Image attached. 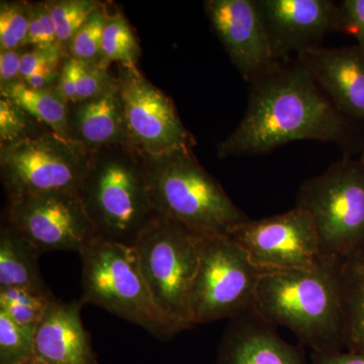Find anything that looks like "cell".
Listing matches in <instances>:
<instances>
[{
	"label": "cell",
	"mask_w": 364,
	"mask_h": 364,
	"mask_svg": "<svg viewBox=\"0 0 364 364\" xmlns=\"http://www.w3.org/2000/svg\"><path fill=\"white\" fill-rule=\"evenodd\" d=\"M333 143L344 151L358 143L345 117L298 61L279 64L250 85L247 109L218 145V157L255 156L296 141Z\"/></svg>",
	"instance_id": "obj_1"
},
{
	"label": "cell",
	"mask_w": 364,
	"mask_h": 364,
	"mask_svg": "<svg viewBox=\"0 0 364 364\" xmlns=\"http://www.w3.org/2000/svg\"><path fill=\"white\" fill-rule=\"evenodd\" d=\"M341 262L322 257L310 268L262 272L252 310L269 324L291 330L315 353L343 351Z\"/></svg>",
	"instance_id": "obj_2"
},
{
	"label": "cell",
	"mask_w": 364,
	"mask_h": 364,
	"mask_svg": "<svg viewBox=\"0 0 364 364\" xmlns=\"http://www.w3.org/2000/svg\"><path fill=\"white\" fill-rule=\"evenodd\" d=\"M78 195L102 240L134 246L157 215L143 155L129 143L90 151Z\"/></svg>",
	"instance_id": "obj_3"
},
{
	"label": "cell",
	"mask_w": 364,
	"mask_h": 364,
	"mask_svg": "<svg viewBox=\"0 0 364 364\" xmlns=\"http://www.w3.org/2000/svg\"><path fill=\"white\" fill-rule=\"evenodd\" d=\"M143 158L153 208L160 217L196 234L222 236L249 219L200 164L193 148Z\"/></svg>",
	"instance_id": "obj_4"
},
{
	"label": "cell",
	"mask_w": 364,
	"mask_h": 364,
	"mask_svg": "<svg viewBox=\"0 0 364 364\" xmlns=\"http://www.w3.org/2000/svg\"><path fill=\"white\" fill-rule=\"evenodd\" d=\"M79 256L83 305L100 306L140 326L158 339L176 336L178 332L153 301L134 246L97 239Z\"/></svg>",
	"instance_id": "obj_5"
},
{
	"label": "cell",
	"mask_w": 364,
	"mask_h": 364,
	"mask_svg": "<svg viewBox=\"0 0 364 364\" xmlns=\"http://www.w3.org/2000/svg\"><path fill=\"white\" fill-rule=\"evenodd\" d=\"M296 207L311 215L322 257L364 252V165L344 157L299 186Z\"/></svg>",
	"instance_id": "obj_6"
},
{
	"label": "cell",
	"mask_w": 364,
	"mask_h": 364,
	"mask_svg": "<svg viewBox=\"0 0 364 364\" xmlns=\"http://www.w3.org/2000/svg\"><path fill=\"white\" fill-rule=\"evenodd\" d=\"M134 247L158 310L177 332L191 328V291L198 265V235L157 215Z\"/></svg>",
	"instance_id": "obj_7"
},
{
	"label": "cell",
	"mask_w": 364,
	"mask_h": 364,
	"mask_svg": "<svg viewBox=\"0 0 364 364\" xmlns=\"http://www.w3.org/2000/svg\"><path fill=\"white\" fill-rule=\"evenodd\" d=\"M196 235L198 265L191 291L193 325L231 320L252 310L262 270L229 236Z\"/></svg>",
	"instance_id": "obj_8"
},
{
	"label": "cell",
	"mask_w": 364,
	"mask_h": 364,
	"mask_svg": "<svg viewBox=\"0 0 364 364\" xmlns=\"http://www.w3.org/2000/svg\"><path fill=\"white\" fill-rule=\"evenodd\" d=\"M90 151L51 130L0 146V171L9 200L23 196L78 193Z\"/></svg>",
	"instance_id": "obj_9"
},
{
	"label": "cell",
	"mask_w": 364,
	"mask_h": 364,
	"mask_svg": "<svg viewBox=\"0 0 364 364\" xmlns=\"http://www.w3.org/2000/svg\"><path fill=\"white\" fill-rule=\"evenodd\" d=\"M116 78L127 136L134 148L147 156L193 148L195 139L176 105L138 68L121 67Z\"/></svg>",
	"instance_id": "obj_10"
},
{
	"label": "cell",
	"mask_w": 364,
	"mask_h": 364,
	"mask_svg": "<svg viewBox=\"0 0 364 364\" xmlns=\"http://www.w3.org/2000/svg\"><path fill=\"white\" fill-rule=\"evenodd\" d=\"M6 220L41 254H78L98 239L78 193L57 191L9 200Z\"/></svg>",
	"instance_id": "obj_11"
},
{
	"label": "cell",
	"mask_w": 364,
	"mask_h": 364,
	"mask_svg": "<svg viewBox=\"0 0 364 364\" xmlns=\"http://www.w3.org/2000/svg\"><path fill=\"white\" fill-rule=\"evenodd\" d=\"M229 237L262 272L310 268L322 258L315 223L296 205L272 217L249 218L237 225Z\"/></svg>",
	"instance_id": "obj_12"
},
{
	"label": "cell",
	"mask_w": 364,
	"mask_h": 364,
	"mask_svg": "<svg viewBox=\"0 0 364 364\" xmlns=\"http://www.w3.org/2000/svg\"><path fill=\"white\" fill-rule=\"evenodd\" d=\"M205 11L230 61L249 85L282 64L273 54L255 0H207Z\"/></svg>",
	"instance_id": "obj_13"
},
{
	"label": "cell",
	"mask_w": 364,
	"mask_h": 364,
	"mask_svg": "<svg viewBox=\"0 0 364 364\" xmlns=\"http://www.w3.org/2000/svg\"><path fill=\"white\" fill-rule=\"evenodd\" d=\"M275 59L320 47L329 33L343 32L339 4L332 0H255Z\"/></svg>",
	"instance_id": "obj_14"
},
{
	"label": "cell",
	"mask_w": 364,
	"mask_h": 364,
	"mask_svg": "<svg viewBox=\"0 0 364 364\" xmlns=\"http://www.w3.org/2000/svg\"><path fill=\"white\" fill-rule=\"evenodd\" d=\"M296 61L341 114L364 123V52L358 45L313 48Z\"/></svg>",
	"instance_id": "obj_15"
},
{
	"label": "cell",
	"mask_w": 364,
	"mask_h": 364,
	"mask_svg": "<svg viewBox=\"0 0 364 364\" xmlns=\"http://www.w3.org/2000/svg\"><path fill=\"white\" fill-rule=\"evenodd\" d=\"M253 310L230 320L215 364H311L303 349L282 338Z\"/></svg>",
	"instance_id": "obj_16"
},
{
	"label": "cell",
	"mask_w": 364,
	"mask_h": 364,
	"mask_svg": "<svg viewBox=\"0 0 364 364\" xmlns=\"http://www.w3.org/2000/svg\"><path fill=\"white\" fill-rule=\"evenodd\" d=\"M81 301L55 298L33 333L35 356L49 364H97L81 318Z\"/></svg>",
	"instance_id": "obj_17"
},
{
	"label": "cell",
	"mask_w": 364,
	"mask_h": 364,
	"mask_svg": "<svg viewBox=\"0 0 364 364\" xmlns=\"http://www.w3.org/2000/svg\"><path fill=\"white\" fill-rule=\"evenodd\" d=\"M68 124L71 140L90 151L129 143L117 81L100 97L69 105Z\"/></svg>",
	"instance_id": "obj_18"
},
{
	"label": "cell",
	"mask_w": 364,
	"mask_h": 364,
	"mask_svg": "<svg viewBox=\"0 0 364 364\" xmlns=\"http://www.w3.org/2000/svg\"><path fill=\"white\" fill-rule=\"evenodd\" d=\"M40 251L9 222L0 229V287L51 291L41 274Z\"/></svg>",
	"instance_id": "obj_19"
},
{
	"label": "cell",
	"mask_w": 364,
	"mask_h": 364,
	"mask_svg": "<svg viewBox=\"0 0 364 364\" xmlns=\"http://www.w3.org/2000/svg\"><path fill=\"white\" fill-rule=\"evenodd\" d=\"M0 93L1 97L11 100L43 126L57 135L71 140L68 124L69 105L56 88L32 90L20 80L0 85Z\"/></svg>",
	"instance_id": "obj_20"
},
{
	"label": "cell",
	"mask_w": 364,
	"mask_h": 364,
	"mask_svg": "<svg viewBox=\"0 0 364 364\" xmlns=\"http://www.w3.org/2000/svg\"><path fill=\"white\" fill-rule=\"evenodd\" d=\"M345 350L364 353V252L342 261Z\"/></svg>",
	"instance_id": "obj_21"
},
{
	"label": "cell",
	"mask_w": 364,
	"mask_h": 364,
	"mask_svg": "<svg viewBox=\"0 0 364 364\" xmlns=\"http://www.w3.org/2000/svg\"><path fill=\"white\" fill-rule=\"evenodd\" d=\"M140 55V46L128 20L119 11L109 13L102 37L100 65L109 69L112 63H119L124 68L136 69Z\"/></svg>",
	"instance_id": "obj_22"
},
{
	"label": "cell",
	"mask_w": 364,
	"mask_h": 364,
	"mask_svg": "<svg viewBox=\"0 0 364 364\" xmlns=\"http://www.w3.org/2000/svg\"><path fill=\"white\" fill-rule=\"evenodd\" d=\"M54 299L52 291L30 287H0V312L23 329L35 332Z\"/></svg>",
	"instance_id": "obj_23"
},
{
	"label": "cell",
	"mask_w": 364,
	"mask_h": 364,
	"mask_svg": "<svg viewBox=\"0 0 364 364\" xmlns=\"http://www.w3.org/2000/svg\"><path fill=\"white\" fill-rule=\"evenodd\" d=\"M56 26L59 45L65 50L75 33L102 4L95 0H54L48 1Z\"/></svg>",
	"instance_id": "obj_24"
},
{
	"label": "cell",
	"mask_w": 364,
	"mask_h": 364,
	"mask_svg": "<svg viewBox=\"0 0 364 364\" xmlns=\"http://www.w3.org/2000/svg\"><path fill=\"white\" fill-rule=\"evenodd\" d=\"M109 11L102 4L91 14L67 48V55L85 63L100 64L102 37Z\"/></svg>",
	"instance_id": "obj_25"
},
{
	"label": "cell",
	"mask_w": 364,
	"mask_h": 364,
	"mask_svg": "<svg viewBox=\"0 0 364 364\" xmlns=\"http://www.w3.org/2000/svg\"><path fill=\"white\" fill-rule=\"evenodd\" d=\"M65 61L75 88L76 104L100 97L116 85V77H112L109 69L100 64L85 63L68 55Z\"/></svg>",
	"instance_id": "obj_26"
},
{
	"label": "cell",
	"mask_w": 364,
	"mask_h": 364,
	"mask_svg": "<svg viewBox=\"0 0 364 364\" xmlns=\"http://www.w3.org/2000/svg\"><path fill=\"white\" fill-rule=\"evenodd\" d=\"M30 2L0 4V51L25 48L30 28Z\"/></svg>",
	"instance_id": "obj_27"
},
{
	"label": "cell",
	"mask_w": 364,
	"mask_h": 364,
	"mask_svg": "<svg viewBox=\"0 0 364 364\" xmlns=\"http://www.w3.org/2000/svg\"><path fill=\"white\" fill-rule=\"evenodd\" d=\"M33 333L0 312V364H23L35 358Z\"/></svg>",
	"instance_id": "obj_28"
},
{
	"label": "cell",
	"mask_w": 364,
	"mask_h": 364,
	"mask_svg": "<svg viewBox=\"0 0 364 364\" xmlns=\"http://www.w3.org/2000/svg\"><path fill=\"white\" fill-rule=\"evenodd\" d=\"M50 130L6 97L0 98V146Z\"/></svg>",
	"instance_id": "obj_29"
},
{
	"label": "cell",
	"mask_w": 364,
	"mask_h": 364,
	"mask_svg": "<svg viewBox=\"0 0 364 364\" xmlns=\"http://www.w3.org/2000/svg\"><path fill=\"white\" fill-rule=\"evenodd\" d=\"M26 46L39 48L61 47L48 1L31 4L30 28Z\"/></svg>",
	"instance_id": "obj_30"
},
{
	"label": "cell",
	"mask_w": 364,
	"mask_h": 364,
	"mask_svg": "<svg viewBox=\"0 0 364 364\" xmlns=\"http://www.w3.org/2000/svg\"><path fill=\"white\" fill-rule=\"evenodd\" d=\"M65 56L67 53L62 47L25 49L21 56V79L23 80L43 71L58 70Z\"/></svg>",
	"instance_id": "obj_31"
},
{
	"label": "cell",
	"mask_w": 364,
	"mask_h": 364,
	"mask_svg": "<svg viewBox=\"0 0 364 364\" xmlns=\"http://www.w3.org/2000/svg\"><path fill=\"white\" fill-rule=\"evenodd\" d=\"M342 28L347 35L353 36L364 52V0H343L339 2Z\"/></svg>",
	"instance_id": "obj_32"
},
{
	"label": "cell",
	"mask_w": 364,
	"mask_h": 364,
	"mask_svg": "<svg viewBox=\"0 0 364 364\" xmlns=\"http://www.w3.org/2000/svg\"><path fill=\"white\" fill-rule=\"evenodd\" d=\"M25 48L0 51V85L23 80L21 75V56Z\"/></svg>",
	"instance_id": "obj_33"
},
{
	"label": "cell",
	"mask_w": 364,
	"mask_h": 364,
	"mask_svg": "<svg viewBox=\"0 0 364 364\" xmlns=\"http://www.w3.org/2000/svg\"><path fill=\"white\" fill-rule=\"evenodd\" d=\"M311 364H364V353L349 350L325 353L312 352Z\"/></svg>",
	"instance_id": "obj_34"
},
{
	"label": "cell",
	"mask_w": 364,
	"mask_h": 364,
	"mask_svg": "<svg viewBox=\"0 0 364 364\" xmlns=\"http://www.w3.org/2000/svg\"><path fill=\"white\" fill-rule=\"evenodd\" d=\"M59 70H48L40 72V73L35 74L23 79V82L26 86L36 90H51V88H56L58 85L59 80Z\"/></svg>",
	"instance_id": "obj_35"
},
{
	"label": "cell",
	"mask_w": 364,
	"mask_h": 364,
	"mask_svg": "<svg viewBox=\"0 0 364 364\" xmlns=\"http://www.w3.org/2000/svg\"><path fill=\"white\" fill-rule=\"evenodd\" d=\"M23 364H49L47 363H45V361L41 360V359L38 358H33L32 359H30V360L26 361V363Z\"/></svg>",
	"instance_id": "obj_36"
},
{
	"label": "cell",
	"mask_w": 364,
	"mask_h": 364,
	"mask_svg": "<svg viewBox=\"0 0 364 364\" xmlns=\"http://www.w3.org/2000/svg\"><path fill=\"white\" fill-rule=\"evenodd\" d=\"M360 160H361V162H363V165H364V145H363V155H361Z\"/></svg>",
	"instance_id": "obj_37"
}]
</instances>
